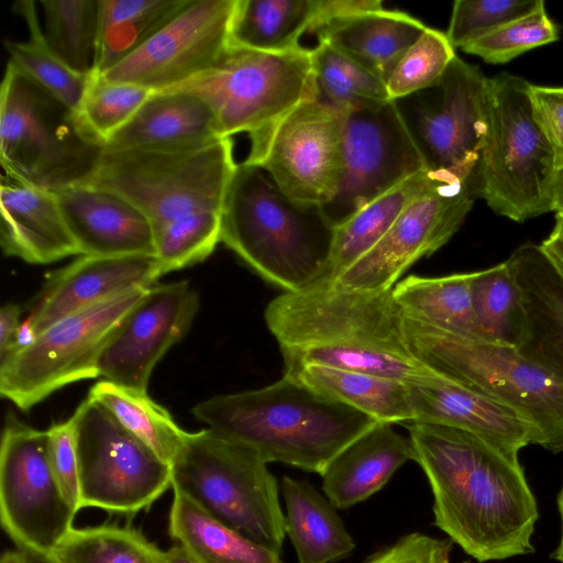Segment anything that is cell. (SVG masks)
Masks as SVG:
<instances>
[{"label": "cell", "mask_w": 563, "mask_h": 563, "mask_svg": "<svg viewBox=\"0 0 563 563\" xmlns=\"http://www.w3.org/2000/svg\"><path fill=\"white\" fill-rule=\"evenodd\" d=\"M407 430L434 525L450 540L481 563L534 552L538 505L518 457L457 428L410 421Z\"/></svg>", "instance_id": "1"}, {"label": "cell", "mask_w": 563, "mask_h": 563, "mask_svg": "<svg viewBox=\"0 0 563 563\" xmlns=\"http://www.w3.org/2000/svg\"><path fill=\"white\" fill-rule=\"evenodd\" d=\"M192 415L266 463L279 462L319 475L378 422L285 376L263 388L202 400Z\"/></svg>", "instance_id": "2"}, {"label": "cell", "mask_w": 563, "mask_h": 563, "mask_svg": "<svg viewBox=\"0 0 563 563\" xmlns=\"http://www.w3.org/2000/svg\"><path fill=\"white\" fill-rule=\"evenodd\" d=\"M334 225L322 207L288 197L260 166L236 165L221 210V242L284 292L325 272Z\"/></svg>", "instance_id": "3"}, {"label": "cell", "mask_w": 563, "mask_h": 563, "mask_svg": "<svg viewBox=\"0 0 563 563\" xmlns=\"http://www.w3.org/2000/svg\"><path fill=\"white\" fill-rule=\"evenodd\" d=\"M401 327L415 358L515 410L539 431L542 448L563 452V380L512 346L463 338L402 313Z\"/></svg>", "instance_id": "4"}, {"label": "cell", "mask_w": 563, "mask_h": 563, "mask_svg": "<svg viewBox=\"0 0 563 563\" xmlns=\"http://www.w3.org/2000/svg\"><path fill=\"white\" fill-rule=\"evenodd\" d=\"M103 147L75 111L7 64L0 90V162L8 179L49 191L86 185Z\"/></svg>", "instance_id": "5"}, {"label": "cell", "mask_w": 563, "mask_h": 563, "mask_svg": "<svg viewBox=\"0 0 563 563\" xmlns=\"http://www.w3.org/2000/svg\"><path fill=\"white\" fill-rule=\"evenodd\" d=\"M170 467L173 490L246 538L280 552L286 527L278 484L257 454L205 429L187 433Z\"/></svg>", "instance_id": "6"}, {"label": "cell", "mask_w": 563, "mask_h": 563, "mask_svg": "<svg viewBox=\"0 0 563 563\" xmlns=\"http://www.w3.org/2000/svg\"><path fill=\"white\" fill-rule=\"evenodd\" d=\"M529 84L507 73L488 78V130L475 177L477 198L515 222L552 211L556 174L532 117Z\"/></svg>", "instance_id": "7"}, {"label": "cell", "mask_w": 563, "mask_h": 563, "mask_svg": "<svg viewBox=\"0 0 563 563\" xmlns=\"http://www.w3.org/2000/svg\"><path fill=\"white\" fill-rule=\"evenodd\" d=\"M231 137L192 150L103 147L86 184L111 190L136 206L154 233L191 212H221L236 163Z\"/></svg>", "instance_id": "8"}, {"label": "cell", "mask_w": 563, "mask_h": 563, "mask_svg": "<svg viewBox=\"0 0 563 563\" xmlns=\"http://www.w3.org/2000/svg\"><path fill=\"white\" fill-rule=\"evenodd\" d=\"M173 89L201 97L214 113L221 137H251L318 98L311 49L302 46L265 53L230 45L214 67Z\"/></svg>", "instance_id": "9"}, {"label": "cell", "mask_w": 563, "mask_h": 563, "mask_svg": "<svg viewBox=\"0 0 563 563\" xmlns=\"http://www.w3.org/2000/svg\"><path fill=\"white\" fill-rule=\"evenodd\" d=\"M80 509L134 515L172 487L170 464L87 397L73 413Z\"/></svg>", "instance_id": "10"}, {"label": "cell", "mask_w": 563, "mask_h": 563, "mask_svg": "<svg viewBox=\"0 0 563 563\" xmlns=\"http://www.w3.org/2000/svg\"><path fill=\"white\" fill-rule=\"evenodd\" d=\"M394 101L426 169L475 188L488 130V78L479 67L456 56L435 85Z\"/></svg>", "instance_id": "11"}, {"label": "cell", "mask_w": 563, "mask_h": 563, "mask_svg": "<svg viewBox=\"0 0 563 563\" xmlns=\"http://www.w3.org/2000/svg\"><path fill=\"white\" fill-rule=\"evenodd\" d=\"M146 289L68 316L37 333L31 345L1 360V396L29 410L66 385L99 377L97 363L106 342Z\"/></svg>", "instance_id": "12"}, {"label": "cell", "mask_w": 563, "mask_h": 563, "mask_svg": "<svg viewBox=\"0 0 563 563\" xmlns=\"http://www.w3.org/2000/svg\"><path fill=\"white\" fill-rule=\"evenodd\" d=\"M264 316L280 349L360 344L411 355L393 289L366 292L316 283L303 290L277 296L267 305Z\"/></svg>", "instance_id": "13"}, {"label": "cell", "mask_w": 563, "mask_h": 563, "mask_svg": "<svg viewBox=\"0 0 563 563\" xmlns=\"http://www.w3.org/2000/svg\"><path fill=\"white\" fill-rule=\"evenodd\" d=\"M343 130L344 112L306 101L251 136L244 162L262 167L291 199L323 207L342 180Z\"/></svg>", "instance_id": "14"}, {"label": "cell", "mask_w": 563, "mask_h": 563, "mask_svg": "<svg viewBox=\"0 0 563 563\" xmlns=\"http://www.w3.org/2000/svg\"><path fill=\"white\" fill-rule=\"evenodd\" d=\"M48 431L10 413L0 446V519L18 549L52 554L74 528L77 514L49 462Z\"/></svg>", "instance_id": "15"}, {"label": "cell", "mask_w": 563, "mask_h": 563, "mask_svg": "<svg viewBox=\"0 0 563 563\" xmlns=\"http://www.w3.org/2000/svg\"><path fill=\"white\" fill-rule=\"evenodd\" d=\"M343 152L339 190L322 207L334 227L404 180L427 170L394 100L344 112Z\"/></svg>", "instance_id": "16"}, {"label": "cell", "mask_w": 563, "mask_h": 563, "mask_svg": "<svg viewBox=\"0 0 563 563\" xmlns=\"http://www.w3.org/2000/svg\"><path fill=\"white\" fill-rule=\"evenodd\" d=\"M477 198L471 183L446 179L416 198L383 239L331 284L366 292L390 290L417 261L446 244Z\"/></svg>", "instance_id": "17"}, {"label": "cell", "mask_w": 563, "mask_h": 563, "mask_svg": "<svg viewBox=\"0 0 563 563\" xmlns=\"http://www.w3.org/2000/svg\"><path fill=\"white\" fill-rule=\"evenodd\" d=\"M235 4L236 0H190L146 43L102 76L154 92L199 77L228 51Z\"/></svg>", "instance_id": "18"}, {"label": "cell", "mask_w": 563, "mask_h": 563, "mask_svg": "<svg viewBox=\"0 0 563 563\" xmlns=\"http://www.w3.org/2000/svg\"><path fill=\"white\" fill-rule=\"evenodd\" d=\"M198 309L199 295L187 280L147 288L106 342L98 376L146 391L153 368L186 335Z\"/></svg>", "instance_id": "19"}, {"label": "cell", "mask_w": 563, "mask_h": 563, "mask_svg": "<svg viewBox=\"0 0 563 563\" xmlns=\"http://www.w3.org/2000/svg\"><path fill=\"white\" fill-rule=\"evenodd\" d=\"M154 255H81L52 273L27 317L37 334L57 321L163 276Z\"/></svg>", "instance_id": "20"}, {"label": "cell", "mask_w": 563, "mask_h": 563, "mask_svg": "<svg viewBox=\"0 0 563 563\" xmlns=\"http://www.w3.org/2000/svg\"><path fill=\"white\" fill-rule=\"evenodd\" d=\"M409 397L413 421L471 432L514 457L527 445H541L539 431L515 410L449 377L410 385Z\"/></svg>", "instance_id": "21"}, {"label": "cell", "mask_w": 563, "mask_h": 563, "mask_svg": "<svg viewBox=\"0 0 563 563\" xmlns=\"http://www.w3.org/2000/svg\"><path fill=\"white\" fill-rule=\"evenodd\" d=\"M54 192L80 255L155 256L152 223L124 197L91 185Z\"/></svg>", "instance_id": "22"}, {"label": "cell", "mask_w": 563, "mask_h": 563, "mask_svg": "<svg viewBox=\"0 0 563 563\" xmlns=\"http://www.w3.org/2000/svg\"><path fill=\"white\" fill-rule=\"evenodd\" d=\"M505 262L520 289L525 309L517 351L563 380V278L540 244L525 243Z\"/></svg>", "instance_id": "23"}, {"label": "cell", "mask_w": 563, "mask_h": 563, "mask_svg": "<svg viewBox=\"0 0 563 563\" xmlns=\"http://www.w3.org/2000/svg\"><path fill=\"white\" fill-rule=\"evenodd\" d=\"M0 210V243L7 256L49 264L80 254L54 191L3 179Z\"/></svg>", "instance_id": "24"}, {"label": "cell", "mask_w": 563, "mask_h": 563, "mask_svg": "<svg viewBox=\"0 0 563 563\" xmlns=\"http://www.w3.org/2000/svg\"><path fill=\"white\" fill-rule=\"evenodd\" d=\"M220 139L210 106L191 91L170 89L154 92L104 146L176 151L202 147Z\"/></svg>", "instance_id": "25"}, {"label": "cell", "mask_w": 563, "mask_h": 563, "mask_svg": "<svg viewBox=\"0 0 563 563\" xmlns=\"http://www.w3.org/2000/svg\"><path fill=\"white\" fill-rule=\"evenodd\" d=\"M391 426L378 421L342 450L320 475L322 490L335 508L346 509L364 501L413 460L409 438Z\"/></svg>", "instance_id": "26"}, {"label": "cell", "mask_w": 563, "mask_h": 563, "mask_svg": "<svg viewBox=\"0 0 563 563\" xmlns=\"http://www.w3.org/2000/svg\"><path fill=\"white\" fill-rule=\"evenodd\" d=\"M428 26L400 11L379 10L333 21L316 32L386 84Z\"/></svg>", "instance_id": "27"}, {"label": "cell", "mask_w": 563, "mask_h": 563, "mask_svg": "<svg viewBox=\"0 0 563 563\" xmlns=\"http://www.w3.org/2000/svg\"><path fill=\"white\" fill-rule=\"evenodd\" d=\"M446 179L457 178L423 170L335 225L328 265L323 277L317 283H333L383 239L407 206Z\"/></svg>", "instance_id": "28"}, {"label": "cell", "mask_w": 563, "mask_h": 563, "mask_svg": "<svg viewBox=\"0 0 563 563\" xmlns=\"http://www.w3.org/2000/svg\"><path fill=\"white\" fill-rule=\"evenodd\" d=\"M282 494L286 534L299 563H334L353 552L355 542L338 508L309 482L285 476Z\"/></svg>", "instance_id": "29"}, {"label": "cell", "mask_w": 563, "mask_h": 563, "mask_svg": "<svg viewBox=\"0 0 563 563\" xmlns=\"http://www.w3.org/2000/svg\"><path fill=\"white\" fill-rule=\"evenodd\" d=\"M285 377L380 422L413 421L407 384L319 365H284Z\"/></svg>", "instance_id": "30"}, {"label": "cell", "mask_w": 563, "mask_h": 563, "mask_svg": "<svg viewBox=\"0 0 563 563\" xmlns=\"http://www.w3.org/2000/svg\"><path fill=\"white\" fill-rule=\"evenodd\" d=\"M168 533L198 563H283L280 552L228 527L176 490Z\"/></svg>", "instance_id": "31"}, {"label": "cell", "mask_w": 563, "mask_h": 563, "mask_svg": "<svg viewBox=\"0 0 563 563\" xmlns=\"http://www.w3.org/2000/svg\"><path fill=\"white\" fill-rule=\"evenodd\" d=\"M472 273L440 277L410 275L393 288V297L402 314L450 333L481 340L475 319Z\"/></svg>", "instance_id": "32"}, {"label": "cell", "mask_w": 563, "mask_h": 563, "mask_svg": "<svg viewBox=\"0 0 563 563\" xmlns=\"http://www.w3.org/2000/svg\"><path fill=\"white\" fill-rule=\"evenodd\" d=\"M317 0H236L230 26V45L265 53L300 47L311 32Z\"/></svg>", "instance_id": "33"}, {"label": "cell", "mask_w": 563, "mask_h": 563, "mask_svg": "<svg viewBox=\"0 0 563 563\" xmlns=\"http://www.w3.org/2000/svg\"><path fill=\"white\" fill-rule=\"evenodd\" d=\"M190 0H99V40L93 74L102 75L128 57Z\"/></svg>", "instance_id": "34"}, {"label": "cell", "mask_w": 563, "mask_h": 563, "mask_svg": "<svg viewBox=\"0 0 563 563\" xmlns=\"http://www.w3.org/2000/svg\"><path fill=\"white\" fill-rule=\"evenodd\" d=\"M284 365H319L397 380L431 384L446 376L411 355L360 344H317L280 349Z\"/></svg>", "instance_id": "35"}, {"label": "cell", "mask_w": 563, "mask_h": 563, "mask_svg": "<svg viewBox=\"0 0 563 563\" xmlns=\"http://www.w3.org/2000/svg\"><path fill=\"white\" fill-rule=\"evenodd\" d=\"M88 397L106 407L123 428L172 464L188 432L147 391L102 379L90 388Z\"/></svg>", "instance_id": "36"}, {"label": "cell", "mask_w": 563, "mask_h": 563, "mask_svg": "<svg viewBox=\"0 0 563 563\" xmlns=\"http://www.w3.org/2000/svg\"><path fill=\"white\" fill-rule=\"evenodd\" d=\"M12 10L25 20L30 37L25 42H4L9 53L8 63L77 113L88 77L71 70L51 51L38 22L34 1H16Z\"/></svg>", "instance_id": "37"}, {"label": "cell", "mask_w": 563, "mask_h": 563, "mask_svg": "<svg viewBox=\"0 0 563 563\" xmlns=\"http://www.w3.org/2000/svg\"><path fill=\"white\" fill-rule=\"evenodd\" d=\"M44 37L55 56L77 74L95 73L99 0H41Z\"/></svg>", "instance_id": "38"}, {"label": "cell", "mask_w": 563, "mask_h": 563, "mask_svg": "<svg viewBox=\"0 0 563 563\" xmlns=\"http://www.w3.org/2000/svg\"><path fill=\"white\" fill-rule=\"evenodd\" d=\"M471 290L479 341L517 349L523 332L525 309L506 262L473 272Z\"/></svg>", "instance_id": "39"}, {"label": "cell", "mask_w": 563, "mask_h": 563, "mask_svg": "<svg viewBox=\"0 0 563 563\" xmlns=\"http://www.w3.org/2000/svg\"><path fill=\"white\" fill-rule=\"evenodd\" d=\"M318 99L342 112L391 100L384 80L325 41L311 49Z\"/></svg>", "instance_id": "40"}, {"label": "cell", "mask_w": 563, "mask_h": 563, "mask_svg": "<svg viewBox=\"0 0 563 563\" xmlns=\"http://www.w3.org/2000/svg\"><path fill=\"white\" fill-rule=\"evenodd\" d=\"M51 555L56 563H165L142 532L117 525L73 528Z\"/></svg>", "instance_id": "41"}, {"label": "cell", "mask_w": 563, "mask_h": 563, "mask_svg": "<svg viewBox=\"0 0 563 563\" xmlns=\"http://www.w3.org/2000/svg\"><path fill=\"white\" fill-rule=\"evenodd\" d=\"M154 91L91 74L77 111L87 132L103 146L136 114Z\"/></svg>", "instance_id": "42"}, {"label": "cell", "mask_w": 563, "mask_h": 563, "mask_svg": "<svg viewBox=\"0 0 563 563\" xmlns=\"http://www.w3.org/2000/svg\"><path fill=\"white\" fill-rule=\"evenodd\" d=\"M221 242V212L196 211L155 232V256L163 274L205 261Z\"/></svg>", "instance_id": "43"}, {"label": "cell", "mask_w": 563, "mask_h": 563, "mask_svg": "<svg viewBox=\"0 0 563 563\" xmlns=\"http://www.w3.org/2000/svg\"><path fill=\"white\" fill-rule=\"evenodd\" d=\"M456 56L446 34L428 26L390 75L389 98L398 100L435 85Z\"/></svg>", "instance_id": "44"}, {"label": "cell", "mask_w": 563, "mask_h": 563, "mask_svg": "<svg viewBox=\"0 0 563 563\" xmlns=\"http://www.w3.org/2000/svg\"><path fill=\"white\" fill-rule=\"evenodd\" d=\"M558 40L559 30L543 3L533 12L505 24L462 49L488 64H506L527 51Z\"/></svg>", "instance_id": "45"}, {"label": "cell", "mask_w": 563, "mask_h": 563, "mask_svg": "<svg viewBox=\"0 0 563 563\" xmlns=\"http://www.w3.org/2000/svg\"><path fill=\"white\" fill-rule=\"evenodd\" d=\"M544 3L542 0H456L445 32L454 48L496 31L522 18Z\"/></svg>", "instance_id": "46"}, {"label": "cell", "mask_w": 563, "mask_h": 563, "mask_svg": "<svg viewBox=\"0 0 563 563\" xmlns=\"http://www.w3.org/2000/svg\"><path fill=\"white\" fill-rule=\"evenodd\" d=\"M47 431L52 471L64 496L78 512L80 510L79 470L73 417L52 424Z\"/></svg>", "instance_id": "47"}, {"label": "cell", "mask_w": 563, "mask_h": 563, "mask_svg": "<svg viewBox=\"0 0 563 563\" xmlns=\"http://www.w3.org/2000/svg\"><path fill=\"white\" fill-rule=\"evenodd\" d=\"M532 117L547 139L556 170L563 167V87L529 84Z\"/></svg>", "instance_id": "48"}, {"label": "cell", "mask_w": 563, "mask_h": 563, "mask_svg": "<svg viewBox=\"0 0 563 563\" xmlns=\"http://www.w3.org/2000/svg\"><path fill=\"white\" fill-rule=\"evenodd\" d=\"M453 543L450 539L412 532L372 554L364 563H451Z\"/></svg>", "instance_id": "49"}, {"label": "cell", "mask_w": 563, "mask_h": 563, "mask_svg": "<svg viewBox=\"0 0 563 563\" xmlns=\"http://www.w3.org/2000/svg\"><path fill=\"white\" fill-rule=\"evenodd\" d=\"M385 9L379 0H317V16L311 32L347 16Z\"/></svg>", "instance_id": "50"}, {"label": "cell", "mask_w": 563, "mask_h": 563, "mask_svg": "<svg viewBox=\"0 0 563 563\" xmlns=\"http://www.w3.org/2000/svg\"><path fill=\"white\" fill-rule=\"evenodd\" d=\"M21 308L15 303H7L0 310V357L9 350L14 334L21 324Z\"/></svg>", "instance_id": "51"}, {"label": "cell", "mask_w": 563, "mask_h": 563, "mask_svg": "<svg viewBox=\"0 0 563 563\" xmlns=\"http://www.w3.org/2000/svg\"><path fill=\"white\" fill-rule=\"evenodd\" d=\"M542 251L563 278V241L549 235L540 244Z\"/></svg>", "instance_id": "52"}, {"label": "cell", "mask_w": 563, "mask_h": 563, "mask_svg": "<svg viewBox=\"0 0 563 563\" xmlns=\"http://www.w3.org/2000/svg\"><path fill=\"white\" fill-rule=\"evenodd\" d=\"M165 563H198L180 544L164 551Z\"/></svg>", "instance_id": "53"}, {"label": "cell", "mask_w": 563, "mask_h": 563, "mask_svg": "<svg viewBox=\"0 0 563 563\" xmlns=\"http://www.w3.org/2000/svg\"><path fill=\"white\" fill-rule=\"evenodd\" d=\"M552 211L563 214V167L556 170L553 185Z\"/></svg>", "instance_id": "54"}, {"label": "cell", "mask_w": 563, "mask_h": 563, "mask_svg": "<svg viewBox=\"0 0 563 563\" xmlns=\"http://www.w3.org/2000/svg\"><path fill=\"white\" fill-rule=\"evenodd\" d=\"M558 509L561 518V538L558 548L552 552L551 558L563 563V483L556 497Z\"/></svg>", "instance_id": "55"}, {"label": "cell", "mask_w": 563, "mask_h": 563, "mask_svg": "<svg viewBox=\"0 0 563 563\" xmlns=\"http://www.w3.org/2000/svg\"><path fill=\"white\" fill-rule=\"evenodd\" d=\"M22 551L24 552V563H56L49 554L25 550Z\"/></svg>", "instance_id": "56"}, {"label": "cell", "mask_w": 563, "mask_h": 563, "mask_svg": "<svg viewBox=\"0 0 563 563\" xmlns=\"http://www.w3.org/2000/svg\"><path fill=\"white\" fill-rule=\"evenodd\" d=\"M0 563H24V552L20 549L5 551Z\"/></svg>", "instance_id": "57"}, {"label": "cell", "mask_w": 563, "mask_h": 563, "mask_svg": "<svg viewBox=\"0 0 563 563\" xmlns=\"http://www.w3.org/2000/svg\"><path fill=\"white\" fill-rule=\"evenodd\" d=\"M549 235L563 241V214L555 216V224Z\"/></svg>", "instance_id": "58"}]
</instances>
